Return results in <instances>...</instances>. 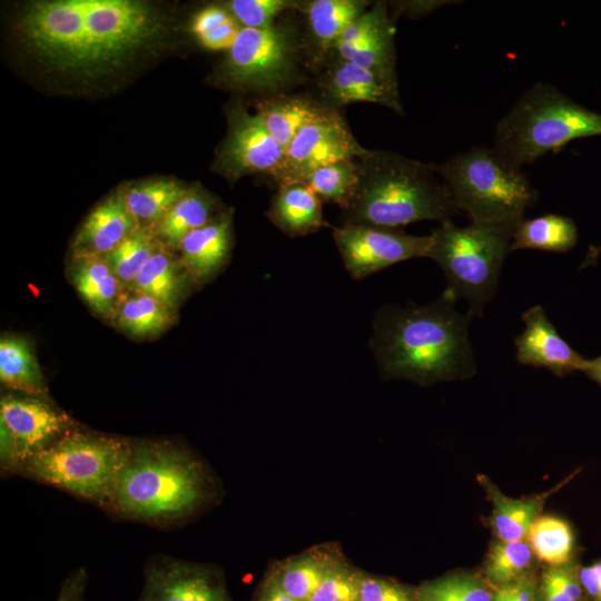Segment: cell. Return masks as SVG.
Masks as SVG:
<instances>
[{"instance_id":"6da1fadb","label":"cell","mask_w":601,"mask_h":601,"mask_svg":"<svg viewBox=\"0 0 601 601\" xmlns=\"http://www.w3.org/2000/svg\"><path fill=\"white\" fill-rule=\"evenodd\" d=\"M160 29L156 11L134 0L37 1L18 21L24 46L43 62L90 76L120 67Z\"/></svg>"},{"instance_id":"7a4b0ae2","label":"cell","mask_w":601,"mask_h":601,"mask_svg":"<svg viewBox=\"0 0 601 601\" xmlns=\"http://www.w3.org/2000/svg\"><path fill=\"white\" fill-rule=\"evenodd\" d=\"M456 299L445 289L427 305H386L377 312L370 347L384 377L425 385L473 375L472 316L455 309Z\"/></svg>"},{"instance_id":"3957f363","label":"cell","mask_w":601,"mask_h":601,"mask_svg":"<svg viewBox=\"0 0 601 601\" xmlns=\"http://www.w3.org/2000/svg\"><path fill=\"white\" fill-rule=\"evenodd\" d=\"M216 484L190 450L168 441H131L108 509L156 526L183 523L208 506Z\"/></svg>"},{"instance_id":"277c9868","label":"cell","mask_w":601,"mask_h":601,"mask_svg":"<svg viewBox=\"0 0 601 601\" xmlns=\"http://www.w3.org/2000/svg\"><path fill=\"white\" fill-rule=\"evenodd\" d=\"M357 185L342 210V225L387 228L420 220H451L459 211L435 165L391 150H368L356 158Z\"/></svg>"},{"instance_id":"5b68a950","label":"cell","mask_w":601,"mask_h":601,"mask_svg":"<svg viewBox=\"0 0 601 601\" xmlns=\"http://www.w3.org/2000/svg\"><path fill=\"white\" fill-rule=\"evenodd\" d=\"M601 136V114L590 110L549 83L528 89L499 121L494 149L512 168L558 152L575 139Z\"/></svg>"},{"instance_id":"8992f818","label":"cell","mask_w":601,"mask_h":601,"mask_svg":"<svg viewBox=\"0 0 601 601\" xmlns=\"http://www.w3.org/2000/svg\"><path fill=\"white\" fill-rule=\"evenodd\" d=\"M129 451L130 440L72 428L18 474L108 509Z\"/></svg>"},{"instance_id":"52a82bcc","label":"cell","mask_w":601,"mask_h":601,"mask_svg":"<svg viewBox=\"0 0 601 601\" xmlns=\"http://www.w3.org/2000/svg\"><path fill=\"white\" fill-rule=\"evenodd\" d=\"M516 225L472 221L460 227L447 220L430 234L427 257L443 270L446 290L467 300L471 316H481L494 296Z\"/></svg>"},{"instance_id":"ba28073f","label":"cell","mask_w":601,"mask_h":601,"mask_svg":"<svg viewBox=\"0 0 601 601\" xmlns=\"http://www.w3.org/2000/svg\"><path fill=\"white\" fill-rule=\"evenodd\" d=\"M435 169L457 210L472 221L519 223L538 200L536 189L494 148L473 147Z\"/></svg>"},{"instance_id":"9c48e42d","label":"cell","mask_w":601,"mask_h":601,"mask_svg":"<svg viewBox=\"0 0 601 601\" xmlns=\"http://www.w3.org/2000/svg\"><path fill=\"white\" fill-rule=\"evenodd\" d=\"M299 37L290 22L265 29L242 28L219 66L228 87L278 92L298 78Z\"/></svg>"},{"instance_id":"30bf717a","label":"cell","mask_w":601,"mask_h":601,"mask_svg":"<svg viewBox=\"0 0 601 601\" xmlns=\"http://www.w3.org/2000/svg\"><path fill=\"white\" fill-rule=\"evenodd\" d=\"M71 418L50 401L4 394L0 400V464L18 473L26 461L49 447L70 430Z\"/></svg>"},{"instance_id":"8fae6325","label":"cell","mask_w":601,"mask_h":601,"mask_svg":"<svg viewBox=\"0 0 601 601\" xmlns=\"http://www.w3.org/2000/svg\"><path fill=\"white\" fill-rule=\"evenodd\" d=\"M368 151L354 137L344 118L333 108L295 136L272 178L279 186L304 181L325 165L356 159Z\"/></svg>"},{"instance_id":"7c38bea8","label":"cell","mask_w":601,"mask_h":601,"mask_svg":"<svg viewBox=\"0 0 601 601\" xmlns=\"http://www.w3.org/2000/svg\"><path fill=\"white\" fill-rule=\"evenodd\" d=\"M333 238L346 270L356 280L400 262L427 257L432 244L431 235L368 225L333 227Z\"/></svg>"},{"instance_id":"4fadbf2b","label":"cell","mask_w":601,"mask_h":601,"mask_svg":"<svg viewBox=\"0 0 601 601\" xmlns=\"http://www.w3.org/2000/svg\"><path fill=\"white\" fill-rule=\"evenodd\" d=\"M138 601L234 600L219 566L158 554L146 564Z\"/></svg>"},{"instance_id":"5bb4252c","label":"cell","mask_w":601,"mask_h":601,"mask_svg":"<svg viewBox=\"0 0 601 601\" xmlns=\"http://www.w3.org/2000/svg\"><path fill=\"white\" fill-rule=\"evenodd\" d=\"M285 148L264 126L257 114L236 105L228 112L227 135L219 147L215 167L230 181L254 174H269L279 167Z\"/></svg>"},{"instance_id":"9a60e30c","label":"cell","mask_w":601,"mask_h":601,"mask_svg":"<svg viewBox=\"0 0 601 601\" xmlns=\"http://www.w3.org/2000/svg\"><path fill=\"white\" fill-rule=\"evenodd\" d=\"M522 319L524 331L514 339L520 364L544 367L556 376L582 372L587 358L562 338L541 305L525 311Z\"/></svg>"},{"instance_id":"2e32d148","label":"cell","mask_w":601,"mask_h":601,"mask_svg":"<svg viewBox=\"0 0 601 601\" xmlns=\"http://www.w3.org/2000/svg\"><path fill=\"white\" fill-rule=\"evenodd\" d=\"M234 240L233 210L223 209L179 244V259L196 285L211 280L227 264Z\"/></svg>"},{"instance_id":"e0dca14e","label":"cell","mask_w":601,"mask_h":601,"mask_svg":"<svg viewBox=\"0 0 601 601\" xmlns=\"http://www.w3.org/2000/svg\"><path fill=\"white\" fill-rule=\"evenodd\" d=\"M322 88L327 106L332 108L353 102H373L397 114L403 111L397 85L339 57L325 75Z\"/></svg>"},{"instance_id":"ac0fdd59","label":"cell","mask_w":601,"mask_h":601,"mask_svg":"<svg viewBox=\"0 0 601 601\" xmlns=\"http://www.w3.org/2000/svg\"><path fill=\"white\" fill-rule=\"evenodd\" d=\"M137 228L120 189L88 214L73 238L72 253L106 256Z\"/></svg>"},{"instance_id":"d6986e66","label":"cell","mask_w":601,"mask_h":601,"mask_svg":"<svg viewBox=\"0 0 601 601\" xmlns=\"http://www.w3.org/2000/svg\"><path fill=\"white\" fill-rule=\"evenodd\" d=\"M342 556L344 554L337 544L323 543L276 561L267 570L287 594L298 601H308Z\"/></svg>"},{"instance_id":"ffe728a7","label":"cell","mask_w":601,"mask_h":601,"mask_svg":"<svg viewBox=\"0 0 601 601\" xmlns=\"http://www.w3.org/2000/svg\"><path fill=\"white\" fill-rule=\"evenodd\" d=\"M68 274L88 307L99 317L112 321L124 288L106 258L72 253Z\"/></svg>"},{"instance_id":"44dd1931","label":"cell","mask_w":601,"mask_h":601,"mask_svg":"<svg viewBox=\"0 0 601 601\" xmlns=\"http://www.w3.org/2000/svg\"><path fill=\"white\" fill-rule=\"evenodd\" d=\"M267 216L279 230L290 237L305 236L328 226L323 217L322 200L304 183L279 186L272 198Z\"/></svg>"},{"instance_id":"7402d4cb","label":"cell","mask_w":601,"mask_h":601,"mask_svg":"<svg viewBox=\"0 0 601 601\" xmlns=\"http://www.w3.org/2000/svg\"><path fill=\"white\" fill-rule=\"evenodd\" d=\"M573 475L564 479L551 490L525 499H512L504 495L490 479L484 475L477 477L492 502L493 511L491 525L497 540L519 541L525 540L528 531L549 496L561 489Z\"/></svg>"},{"instance_id":"603a6c76","label":"cell","mask_w":601,"mask_h":601,"mask_svg":"<svg viewBox=\"0 0 601 601\" xmlns=\"http://www.w3.org/2000/svg\"><path fill=\"white\" fill-rule=\"evenodd\" d=\"M256 109L269 134L286 148L302 128L333 108L306 96L276 93L259 101Z\"/></svg>"},{"instance_id":"cb8c5ba5","label":"cell","mask_w":601,"mask_h":601,"mask_svg":"<svg viewBox=\"0 0 601 601\" xmlns=\"http://www.w3.org/2000/svg\"><path fill=\"white\" fill-rule=\"evenodd\" d=\"M220 211L211 194L200 186L189 187L151 230L164 247L174 252L189 233L209 223Z\"/></svg>"},{"instance_id":"d4e9b609","label":"cell","mask_w":601,"mask_h":601,"mask_svg":"<svg viewBox=\"0 0 601 601\" xmlns=\"http://www.w3.org/2000/svg\"><path fill=\"white\" fill-rule=\"evenodd\" d=\"M189 284L196 283L179 257L174 256L173 250L161 245L128 288L142 292L177 312Z\"/></svg>"},{"instance_id":"484cf974","label":"cell","mask_w":601,"mask_h":601,"mask_svg":"<svg viewBox=\"0 0 601 601\" xmlns=\"http://www.w3.org/2000/svg\"><path fill=\"white\" fill-rule=\"evenodd\" d=\"M0 381L7 388L50 401L33 346L23 336L1 337Z\"/></svg>"},{"instance_id":"4316f807","label":"cell","mask_w":601,"mask_h":601,"mask_svg":"<svg viewBox=\"0 0 601 601\" xmlns=\"http://www.w3.org/2000/svg\"><path fill=\"white\" fill-rule=\"evenodd\" d=\"M368 6L364 0H313L299 2L297 8L306 16L315 52L323 55L334 48L347 26Z\"/></svg>"},{"instance_id":"83f0119b","label":"cell","mask_w":601,"mask_h":601,"mask_svg":"<svg viewBox=\"0 0 601 601\" xmlns=\"http://www.w3.org/2000/svg\"><path fill=\"white\" fill-rule=\"evenodd\" d=\"M177 317L156 298L131 288L124 289L112 323L120 331L136 338L158 336L167 331Z\"/></svg>"},{"instance_id":"f1b7e54d","label":"cell","mask_w":601,"mask_h":601,"mask_svg":"<svg viewBox=\"0 0 601 601\" xmlns=\"http://www.w3.org/2000/svg\"><path fill=\"white\" fill-rule=\"evenodd\" d=\"M189 187L174 179H152L121 189L125 204L138 227L151 229Z\"/></svg>"},{"instance_id":"f546056e","label":"cell","mask_w":601,"mask_h":601,"mask_svg":"<svg viewBox=\"0 0 601 601\" xmlns=\"http://www.w3.org/2000/svg\"><path fill=\"white\" fill-rule=\"evenodd\" d=\"M578 227L572 218L548 214L518 223L512 238L511 252L539 249L566 253L578 243Z\"/></svg>"},{"instance_id":"4dcf8cb0","label":"cell","mask_w":601,"mask_h":601,"mask_svg":"<svg viewBox=\"0 0 601 601\" xmlns=\"http://www.w3.org/2000/svg\"><path fill=\"white\" fill-rule=\"evenodd\" d=\"M339 58L363 67L384 80L397 85L395 71L394 27L386 13L373 32L359 45L336 46Z\"/></svg>"},{"instance_id":"1f68e13d","label":"cell","mask_w":601,"mask_h":601,"mask_svg":"<svg viewBox=\"0 0 601 601\" xmlns=\"http://www.w3.org/2000/svg\"><path fill=\"white\" fill-rule=\"evenodd\" d=\"M526 541L533 554L550 566L574 560V533L561 518L539 515L528 531Z\"/></svg>"},{"instance_id":"d6a6232c","label":"cell","mask_w":601,"mask_h":601,"mask_svg":"<svg viewBox=\"0 0 601 601\" xmlns=\"http://www.w3.org/2000/svg\"><path fill=\"white\" fill-rule=\"evenodd\" d=\"M160 246L151 229L138 227L104 257L122 288L127 289Z\"/></svg>"},{"instance_id":"836d02e7","label":"cell","mask_w":601,"mask_h":601,"mask_svg":"<svg viewBox=\"0 0 601 601\" xmlns=\"http://www.w3.org/2000/svg\"><path fill=\"white\" fill-rule=\"evenodd\" d=\"M533 552L526 540L502 541L491 544L484 573L487 583L499 588L529 574Z\"/></svg>"},{"instance_id":"e575fe53","label":"cell","mask_w":601,"mask_h":601,"mask_svg":"<svg viewBox=\"0 0 601 601\" xmlns=\"http://www.w3.org/2000/svg\"><path fill=\"white\" fill-rule=\"evenodd\" d=\"M358 174L356 159L341 160L314 170L304 181L322 200L343 210L354 195Z\"/></svg>"},{"instance_id":"d590c367","label":"cell","mask_w":601,"mask_h":601,"mask_svg":"<svg viewBox=\"0 0 601 601\" xmlns=\"http://www.w3.org/2000/svg\"><path fill=\"white\" fill-rule=\"evenodd\" d=\"M418 601H492L493 590L472 574L456 573L416 588Z\"/></svg>"},{"instance_id":"8d00e7d4","label":"cell","mask_w":601,"mask_h":601,"mask_svg":"<svg viewBox=\"0 0 601 601\" xmlns=\"http://www.w3.org/2000/svg\"><path fill=\"white\" fill-rule=\"evenodd\" d=\"M579 569L574 560L549 566L538 582V601H589L579 580Z\"/></svg>"},{"instance_id":"74e56055","label":"cell","mask_w":601,"mask_h":601,"mask_svg":"<svg viewBox=\"0 0 601 601\" xmlns=\"http://www.w3.org/2000/svg\"><path fill=\"white\" fill-rule=\"evenodd\" d=\"M363 570L342 556L324 577L308 601H359Z\"/></svg>"},{"instance_id":"f35d334b","label":"cell","mask_w":601,"mask_h":601,"mask_svg":"<svg viewBox=\"0 0 601 601\" xmlns=\"http://www.w3.org/2000/svg\"><path fill=\"white\" fill-rule=\"evenodd\" d=\"M290 0H231L226 8L242 28L265 29L284 11L298 7Z\"/></svg>"},{"instance_id":"ab89813d","label":"cell","mask_w":601,"mask_h":601,"mask_svg":"<svg viewBox=\"0 0 601 601\" xmlns=\"http://www.w3.org/2000/svg\"><path fill=\"white\" fill-rule=\"evenodd\" d=\"M359 601H418V598L416 589L363 571Z\"/></svg>"},{"instance_id":"60d3db41","label":"cell","mask_w":601,"mask_h":601,"mask_svg":"<svg viewBox=\"0 0 601 601\" xmlns=\"http://www.w3.org/2000/svg\"><path fill=\"white\" fill-rule=\"evenodd\" d=\"M492 601H538V581L529 573L514 582L495 588Z\"/></svg>"},{"instance_id":"b9f144b4","label":"cell","mask_w":601,"mask_h":601,"mask_svg":"<svg viewBox=\"0 0 601 601\" xmlns=\"http://www.w3.org/2000/svg\"><path fill=\"white\" fill-rule=\"evenodd\" d=\"M230 19H233V16L226 7H206L194 17L191 21V32L198 39Z\"/></svg>"},{"instance_id":"7bdbcfd3","label":"cell","mask_w":601,"mask_h":601,"mask_svg":"<svg viewBox=\"0 0 601 601\" xmlns=\"http://www.w3.org/2000/svg\"><path fill=\"white\" fill-rule=\"evenodd\" d=\"M240 29L242 27L233 18L199 37L197 40L208 50H228L234 43Z\"/></svg>"},{"instance_id":"ee69618b","label":"cell","mask_w":601,"mask_h":601,"mask_svg":"<svg viewBox=\"0 0 601 601\" xmlns=\"http://www.w3.org/2000/svg\"><path fill=\"white\" fill-rule=\"evenodd\" d=\"M88 580L86 568L75 570L61 583L56 601H85Z\"/></svg>"},{"instance_id":"f6af8a7d","label":"cell","mask_w":601,"mask_h":601,"mask_svg":"<svg viewBox=\"0 0 601 601\" xmlns=\"http://www.w3.org/2000/svg\"><path fill=\"white\" fill-rule=\"evenodd\" d=\"M580 583L589 601H601V558L579 569Z\"/></svg>"},{"instance_id":"bcb514c9","label":"cell","mask_w":601,"mask_h":601,"mask_svg":"<svg viewBox=\"0 0 601 601\" xmlns=\"http://www.w3.org/2000/svg\"><path fill=\"white\" fill-rule=\"evenodd\" d=\"M250 601H298L287 594L276 582L272 573L267 570Z\"/></svg>"},{"instance_id":"7dc6e473","label":"cell","mask_w":601,"mask_h":601,"mask_svg":"<svg viewBox=\"0 0 601 601\" xmlns=\"http://www.w3.org/2000/svg\"><path fill=\"white\" fill-rule=\"evenodd\" d=\"M445 3L446 1H401L395 2L392 7L395 14L418 17L427 14Z\"/></svg>"},{"instance_id":"c3c4849f","label":"cell","mask_w":601,"mask_h":601,"mask_svg":"<svg viewBox=\"0 0 601 601\" xmlns=\"http://www.w3.org/2000/svg\"><path fill=\"white\" fill-rule=\"evenodd\" d=\"M582 372L601 386V355L587 359Z\"/></svg>"},{"instance_id":"681fc988","label":"cell","mask_w":601,"mask_h":601,"mask_svg":"<svg viewBox=\"0 0 601 601\" xmlns=\"http://www.w3.org/2000/svg\"><path fill=\"white\" fill-rule=\"evenodd\" d=\"M600 254H601V245L599 246L591 245L589 247V250L585 255L584 260L582 262L581 268L595 264Z\"/></svg>"}]
</instances>
